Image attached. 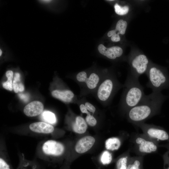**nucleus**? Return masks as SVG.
Wrapping results in <instances>:
<instances>
[{
    "label": "nucleus",
    "mask_w": 169,
    "mask_h": 169,
    "mask_svg": "<svg viewBox=\"0 0 169 169\" xmlns=\"http://www.w3.org/2000/svg\"><path fill=\"white\" fill-rule=\"evenodd\" d=\"M165 99L161 92L145 95L137 105L126 112L128 120L135 125L143 122L158 113Z\"/></svg>",
    "instance_id": "obj_1"
},
{
    "label": "nucleus",
    "mask_w": 169,
    "mask_h": 169,
    "mask_svg": "<svg viewBox=\"0 0 169 169\" xmlns=\"http://www.w3.org/2000/svg\"><path fill=\"white\" fill-rule=\"evenodd\" d=\"M125 89L122 100V106L126 112L137 105L145 95L144 88L140 84L138 78L131 73L127 77L125 84Z\"/></svg>",
    "instance_id": "obj_2"
},
{
    "label": "nucleus",
    "mask_w": 169,
    "mask_h": 169,
    "mask_svg": "<svg viewBox=\"0 0 169 169\" xmlns=\"http://www.w3.org/2000/svg\"><path fill=\"white\" fill-rule=\"evenodd\" d=\"M148 81L146 86L152 92H161L169 87V77L165 70L155 65H150L146 73Z\"/></svg>",
    "instance_id": "obj_3"
},
{
    "label": "nucleus",
    "mask_w": 169,
    "mask_h": 169,
    "mask_svg": "<svg viewBox=\"0 0 169 169\" xmlns=\"http://www.w3.org/2000/svg\"><path fill=\"white\" fill-rule=\"evenodd\" d=\"M133 143L136 152L140 155L155 152L158 149L157 142L144 134L136 135Z\"/></svg>",
    "instance_id": "obj_4"
},
{
    "label": "nucleus",
    "mask_w": 169,
    "mask_h": 169,
    "mask_svg": "<svg viewBox=\"0 0 169 169\" xmlns=\"http://www.w3.org/2000/svg\"><path fill=\"white\" fill-rule=\"evenodd\" d=\"M135 125L141 129L144 135L156 142L157 141H166L169 140L168 133L161 127L145 124L144 122Z\"/></svg>",
    "instance_id": "obj_5"
},
{
    "label": "nucleus",
    "mask_w": 169,
    "mask_h": 169,
    "mask_svg": "<svg viewBox=\"0 0 169 169\" xmlns=\"http://www.w3.org/2000/svg\"><path fill=\"white\" fill-rule=\"evenodd\" d=\"M129 63L131 69V74L137 78L146 73L150 65L148 58L143 54H138L132 57Z\"/></svg>",
    "instance_id": "obj_6"
},
{
    "label": "nucleus",
    "mask_w": 169,
    "mask_h": 169,
    "mask_svg": "<svg viewBox=\"0 0 169 169\" xmlns=\"http://www.w3.org/2000/svg\"><path fill=\"white\" fill-rule=\"evenodd\" d=\"M113 76H109L104 80L98 88L97 95L98 99L102 101L109 100L116 88L120 87Z\"/></svg>",
    "instance_id": "obj_7"
},
{
    "label": "nucleus",
    "mask_w": 169,
    "mask_h": 169,
    "mask_svg": "<svg viewBox=\"0 0 169 169\" xmlns=\"http://www.w3.org/2000/svg\"><path fill=\"white\" fill-rule=\"evenodd\" d=\"M44 153L47 155L59 156L64 151V147L61 143L55 141L50 140L45 142L42 146Z\"/></svg>",
    "instance_id": "obj_8"
},
{
    "label": "nucleus",
    "mask_w": 169,
    "mask_h": 169,
    "mask_svg": "<svg viewBox=\"0 0 169 169\" xmlns=\"http://www.w3.org/2000/svg\"><path fill=\"white\" fill-rule=\"evenodd\" d=\"M98 49L100 53L111 59H115L120 57L123 53L122 49L118 46L107 48L101 44L98 45Z\"/></svg>",
    "instance_id": "obj_9"
},
{
    "label": "nucleus",
    "mask_w": 169,
    "mask_h": 169,
    "mask_svg": "<svg viewBox=\"0 0 169 169\" xmlns=\"http://www.w3.org/2000/svg\"><path fill=\"white\" fill-rule=\"evenodd\" d=\"M44 110V105L42 103L35 101L32 102L25 106L23 109L24 114L29 117L36 116L42 113Z\"/></svg>",
    "instance_id": "obj_10"
},
{
    "label": "nucleus",
    "mask_w": 169,
    "mask_h": 169,
    "mask_svg": "<svg viewBox=\"0 0 169 169\" xmlns=\"http://www.w3.org/2000/svg\"><path fill=\"white\" fill-rule=\"evenodd\" d=\"M95 138L91 136H86L80 139L76 144L75 150L79 153H84L89 150L95 143Z\"/></svg>",
    "instance_id": "obj_11"
},
{
    "label": "nucleus",
    "mask_w": 169,
    "mask_h": 169,
    "mask_svg": "<svg viewBox=\"0 0 169 169\" xmlns=\"http://www.w3.org/2000/svg\"><path fill=\"white\" fill-rule=\"evenodd\" d=\"M29 128L33 131L38 133L48 134L54 131L52 125L44 122L32 123L29 125Z\"/></svg>",
    "instance_id": "obj_12"
},
{
    "label": "nucleus",
    "mask_w": 169,
    "mask_h": 169,
    "mask_svg": "<svg viewBox=\"0 0 169 169\" xmlns=\"http://www.w3.org/2000/svg\"><path fill=\"white\" fill-rule=\"evenodd\" d=\"M52 96L61 100L65 102H70L74 97V94L69 90H55L52 92Z\"/></svg>",
    "instance_id": "obj_13"
},
{
    "label": "nucleus",
    "mask_w": 169,
    "mask_h": 169,
    "mask_svg": "<svg viewBox=\"0 0 169 169\" xmlns=\"http://www.w3.org/2000/svg\"><path fill=\"white\" fill-rule=\"evenodd\" d=\"M74 131L79 134L84 133L87 129V125L85 120L82 117L77 116L73 126Z\"/></svg>",
    "instance_id": "obj_14"
},
{
    "label": "nucleus",
    "mask_w": 169,
    "mask_h": 169,
    "mask_svg": "<svg viewBox=\"0 0 169 169\" xmlns=\"http://www.w3.org/2000/svg\"><path fill=\"white\" fill-rule=\"evenodd\" d=\"M121 144V141L119 138L113 137L109 138L106 141L105 147L107 150L113 151L118 149Z\"/></svg>",
    "instance_id": "obj_15"
},
{
    "label": "nucleus",
    "mask_w": 169,
    "mask_h": 169,
    "mask_svg": "<svg viewBox=\"0 0 169 169\" xmlns=\"http://www.w3.org/2000/svg\"><path fill=\"white\" fill-rule=\"evenodd\" d=\"M127 23L126 21L123 19L119 20L117 23L115 29L110 31L111 35L118 32L119 34L123 35L125 34L127 27Z\"/></svg>",
    "instance_id": "obj_16"
},
{
    "label": "nucleus",
    "mask_w": 169,
    "mask_h": 169,
    "mask_svg": "<svg viewBox=\"0 0 169 169\" xmlns=\"http://www.w3.org/2000/svg\"><path fill=\"white\" fill-rule=\"evenodd\" d=\"M99 80V76L95 73H92L88 78H86L84 82L89 89H93L96 87Z\"/></svg>",
    "instance_id": "obj_17"
},
{
    "label": "nucleus",
    "mask_w": 169,
    "mask_h": 169,
    "mask_svg": "<svg viewBox=\"0 0 169 169\" xmlns=\"http://www.w3.org/2000/svg\"><path fill=\"white\" fill-rule=\"evenodd\" d=\"M6 76L8 80L6 81L3 83V87L7 90L11 91L13 89L12 82L13 76V71L11 70L7 71L6 73Z\"/></svg>",
    "instance_id": "obj_18"
},
{
    "label": "nucleus",
    "mask_w": 169,
    "mask_h": 169,
    "mask_svg": "<svg viewBox=\"0 0 169 169\" xmlns=\"http://www.w3.org/2000/svg\"><path fill=\"white\" fill-rule=\"evenodd\" d=\"M41 117L44 121L50 124H54L56 121L55 115L50 111H44L42 114Z\"/></svg>",
    "instance_id": "obj_19"
},
{
    "label": "nucleus",
    "mask_w": 169,
    "mask_h": 169,
    "mask_svg": "<svg viewBox=\"0 0 169 169\" xmlns=\"http://www.w3.org/2000/svg\"><path fill=\"white\" fill-rule=\"evenodd\" d=\"M115 13L120 15H123L127 14L129 11V8L127 6L122 7L116 3L114 6Z\"/></svg>",
    "instance_id": "obj_20"
},
{
    "label": "nucleus",
    "mask_w": 169,
    "mask_h": 169,
    "mask_svg": "<svg viewBox=\"0 0 169 169\" xmlns=\"http://www.w3.org/2000/svg\"><path fill=\"white\" fill-rule=\"evenodd\" d=\"M100 160L103 165L110 164L112 160L111 154L108 151H104L101 155Z\"/></svg>",
    "instance_id": "obj_21"
},
{
    "label": "nucleus",
    "mask_w": 169,
    "mask_h": 169,
    "mask_svg": "<svg viewBox=\"0 0 169 169\" xmlns=\"http://www.w3.org/2000/svg\"><path fill=\"white\" fill-rule=\"evenodd\" d=\"M129 155L120 158L116 162V169H126Z\"/></svg>",
    "instance_id": "obj_22"
},
{
    "label": "nucleus",
    "mask_w": 169,
    "mask_h": 169,
    "mask_svg": "<svg viewBox=\"0 0 169 169\" xmlns=\"http://www.w3.org/2000/svg\"><path fill=\"white\" fill-rule=\"evenodd\" d=\"M17 169H38L37 165L32 162L23 161Z\"/></svg>",
    "instance_id": "obj_23"
},
{
    "label": "nucleus",
    "mask_w": 169,
    "mask_h": 169,
    "mask_svg": "<svg viewBox=\"0 0 169 169\" xmlns=\"http://www.w3.org/2000/svg\"><path fill=\"white\" fill-rule=\"evenodd\" d=\"M137 158L135 159L132 163L129 164L126 169H140L141 162Z\"/></svg>",
    "instance_id": "obj_24"
},
{
    "label": "nucleus",
    "mask_w": 169,
    "mask_h": 169,
    "mask_svg": "<svg viewBox=\"0 0 169 169\" xmlns=\"http://www.w3.org/2000/svg\"><path fill=\"white\" fill-rule=\"evenodd\" d=\"M86 120L88 124L91 126H94L97 123L95 118L90 113L88 114L86 117Z\"/></svg>",
    "instance_id": "obj_25"
},
{
    "label": "nucleus",
    "mask_w": 169,
    "mask_h": 169,
    "mask_svg": "<svg viewBox=\"0 0 169 169\" xmlns=\"http://www.w3.org/2000/svg\"><path fill=\"white\" fill-rule=\"evenodd\" d=\"M87 77V74L84 71H81L78 73L76 75L77 80L79 82H84Z\"/></svg>",
    "instance_id": "obj_26"
},
{
    "label": "nucleus",
    "mask_w": 169,
    "mask_h": 169,
    "mask_svg": "<svg viewBox=\"0 0 169 169\" xmlns=\"http://www.w3.org/2000/svg\"><path fill=\"white\" fill-rule=\"evenodd\" d=\"M0 169H11L9 164L3 158H0Z\"/></svg>",
    "instance_id": "obj_27"
},
{
    "label": "nucleus",
    "mask_w": 169,
    "mask_h": 169,
    "mask_svg": "<svg viewBox=\"0 0 169 169\" xmlns=\"http://www.w3.org/2000/svg\"><path fill=\"white\" fill-rule=\"evenodd\" d=\"M84 105L88 110L92 113L93 114L95 113V108L92 104L88 102H86Z\"/></svg>",
    "instance_id": "obj_28"
},
{
    "label": "nucleus",
    "mask_w": 169,
    "mask_h": 169,
    "mask_svg": "<svg viewBox=\"0 0 169 169\" xmlns=\"http://www.w3.org/2000/svg\"><path fill=\"white\" fill-rule=\"evenodd\" d=\"M111 39L112 41L114 42H117L120 40V38L119 35L118 33H115L111 37Z\"/></svg>",
    "instance_id": "obj_29"
},
{
    "label": "nucleus",
    "mask_w": 169,
    "mask_h": 169,
    "mask_svg": "<svg viewBox=\"0 0 169 169\" xmlns=\"http://www.w3.org/2000/svg\"><path fill=\"white\" fill-rule=\"evenodd\" d=\"M18 82L13 79V88L14 91L15 93H18L19 91V88Z\"/></svg>",
    "instance_id": "obj_30"
},
{
    "label": "nucleus",
    "mask_w": 169,
    "mask_h": 169,
    "mask_svg": "<svg viewBox=\"0 0 169 169\" xmlns=\"http://www.w3.org/2000/svg\"><path fill=\"white\" fill-rule=\"evenodd\" d=\"M79 108L82 113H86L87 114L89 113L88 111V110L86 108L84 105L83 104H81L80 105Z\"/></svg>",
    "instance_id": "obj_31"
},
{
    "label": "nucleus",
    "mask_w": 169,
    "mask_h": 169,
    "mask_svg": "<svg viewBox=\"0 0 169 169\" xmlns=\"http://www.w3.org/2000/svg\"><path fill=\"white\" fill-rule=\"evenodd\" d=\"M19 97L24 101H27L28 100V96L25 94H20L19 95Z\"/></svg>",
    "instance_id": "obj_32"
},
{
    "label": "nucleus",
    "mask_w": 169,
    "mask_h": 169,
    "mask_svg": "<svg viewBox=\"0 0 169 169\" xmlns=\"http://www.w3.org/2000/svg\"><path fill=\"white\" fill-rule=\"evenodd\" d=\"M14 80H15L18 82H20V74L18 72H16L15 73Z\"/></svg>",
    "instance_id": "obj_33"
},
{
    "label": "nucleus",
    "mask_w": 169,
    "mask_h": 169,
    "mask_svg": "<svg viewBox=\"0 0 169 169\" xmlns=\"http://www.w3.org/2000/svg\"><path fill=\"white\" fill-rule=\"evenodd\" d=\"M18 85L19 91L20 92L23 91L24 90V85L21 82H20L18 83Z\"/></svg>",
    "instance_id": "obj_34"
},
{
    "label": "nucleus",
    "mask_w": 169,
    "mask_h": 169,
    "mask_svg": "<svg viewBox=\"0 0 169 169\" xmlns=\"http://www.w3.org/2000/svg\"><path fill=\"white\" fill-rule=\"evenodd\" d=\"M108 1H113V0H108Z\"/></svg>",
    "instance_id": "obj_35"
},
{
    "label": "nucleus",
    "mask_w": 169,
    "mask_h": 169,
    "mask_svg": "<svg viewBox=\"0 0 169 169\" xmlns=\"http://www.w3.org/2000/svg\"><path fill=\"white\" fill-rule=\"evenodd\" d=\"M167 169H169V166L168 167Z\"/></svg>",
    "instance_id": "obj_36"
}]
</instances>
